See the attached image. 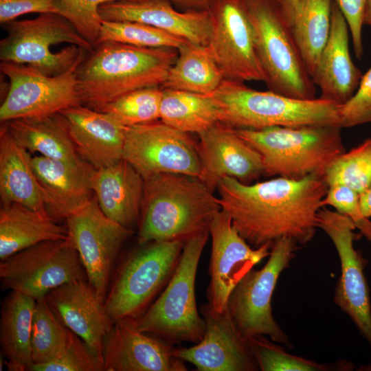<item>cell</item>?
<instances>
[{
	"mask_svg": "<svg viewBox=\"0 0 371 371\" xmlns=\"http://www.w3.org/2000/svg\"><path fill=\"white\" fill-rule=\"evenodd\" d=\"M328 188L324 177L311 175L250 184L226 177L216 190L221 209L234 227L250 246L258 248L273 247L284 237L299 245L309 243L318 227L317 214Z\"/></svg>",
	"mask_w": 371,
	"mask_h": 371,
	"instance_id": "obj_1",
	"label": "cell"
},
{
	"mask_svg": "<svg viewBox=\"0 0 371 371\" xmlns=\"http://www.w3.org/2000/svg\"><path fill=\"white\" fill-rule=\"evenodd\" d=\"M178 55L172 47L147 48L116 42L94 46L76 71L80 104L101 111L129 92L163 85Z\"/></svg>",
	"mask_w": 371,
	"mask_h": 371,
	"instance_id": "obj_2",
	"label": "cell"
},
{
	"mask_svg": "<svg viewBox=\"0 0 371 371\" xmlns=\"http://www.w3.org/2000/svg\"><path fill=\"white\" fill-rule=\"evenodd\" d=\"M221 210L214 196L197 178L160 173L144 180L137 240L183 241L207 232Z\"/></svg>",
	"mask_w": 371,
	"mask_h": 371,
	"instance_id": "obj_3",
	"label": "cell"
},
{
	"mask_svg": "<svg viewBox=\"0 0 371 371\" xmlns=\"http://www.w3.org/2000/svg\"><path fill=\"white\" fill-rule=\"evenodd\" d=\"M218 120L235 129L273 126L340 125L341 105L316 98L302 100L272 91L251 89L243 82L225 79L212 93Z\"/></svg>",
	"mask_w": 371,
	"mask_h": 371,
	"instance_id": "obj_4",
	"label": "cell"
},
{
	"mask_svg": "<svg viewBox=\"0 0 371 371\" xmlns=\"http://www.w3.org/2000/svg\"><path fill=\"white\" fill-rule=\"evenodd\" d=\"M341 129L305 126L235 131L261 155L265 175L300 179L311 175L324 177L332 162L345 152Z\"/></svg>",
	"mask_w": 371,
	"mask_h": 371,
	"instance_id": "obj_5",
	"label": "cell"
},
{
	"mask_svg": "<svg viewBox=\"0 0 371 371\" xmlns=\"http://www.w3.org/2000/svg\"><path fill=\"white\" fill-rule=\"evenodd\" d=\"M209 232L184 242L177 266L154 303L137 319L141 331L174 345L199 343L205 332V322L196 303L195 281L199 262L209 237Z\"/></svg>",
	"mask_w": 371,
	"mask_h": 371,
	"instance_id": "obj_6",
	"label": "cell"
},
{
	"mask_svg": "<svg viewBox=\"0 0 371 371\" xmlns=\"http://www.w3.org/2000/svg\"><path fill=\"white\" fill-rule=\"evenodd\" d=\"M6 36L0 41V60L27 65L48 75L70 69L83 50L94 45L63 16L43 13L32 19L4 24Z\"/></svg>",
	"mask_w": 371,
	"mask_h": 371,
	"instance_id": "obj_7",
	"label": "cell"
},
{
	"mask_svg": "<svg viewBox=\"0 0 371 371\" xmlns=\"http://www.w3.org/2000/svg\"><path fill=\"white\" fill-rule=\"evenodd\" d=\"M244 1L269 90L293 98H316L315 85L276 0Z\"/></svg>",
	"mask_w": 371,
	"mask_h": 371,
	"instance_id": "obj_8",
	"label": "cell"
},
{
	"mask_svg": "<svg viewBox=\"0 0 371 371\" xmlns=\"http://www.w3.org/2000/svg\"><path fill=\"white\" fill-rule=\"evenodd\" d=\"M184 242L152 241L122 262L108 290L104 306L113 323L136 319L171 278Z\"/></svg>",
	"mask_w": 371,
	"mask_h": 371,
	"instance_id": "obj_9",
	"label": "cell"
},
{
	"mask_svg": "<svg viewBox=\"0 0 371 371\" xmlns=\"http://www.w3.org/2000/svg\"><path fill=\"white\" fill-rule=\"evenodd\" d=\"M299 247L289 238L279 239L273 245L264 267L259 270L251 269L232 291L227 310L245 339L264 335L285 348H293L273 317L271 298L280 274L289 267Z\"/></svg>",
	"mask_w": 371,
	"mask_h": 371,
	"instance_id": "obj_10",
	"label": "cell"
},
{
	"mask_svg": "<svg viewBox=\"0 0 371 371\" xmlns=\"http://www.w3.org/2000/svg\"><path fill=\"white\" fill-rule=\"evenodd\" d=\"M79 279H87V276L69 236L41 242L0 262L2 287L36 300L65 283Z\"/></svg>",
	"mask_w": 371,
	"mask_h": 371,
	"instance_id": "obj_11",
	"label": "cell"
},
{
	"mask_svg": "<svg viewBox=\"0 0 371 371\" xmlns=\"http://www.w3.org/2000/svg\"><path fill=\"white\" fill-rule=\"evenodd\" d=\"M87 52L83 50L70 69L56 76L46 75L27 65L1 61V71L10 81L0 106L1 122L52 115L80 104L76 71Z\"/></svg>",
	"mask_w": 371,
	"mask_h": 371,
	"instance_id": "obj_12",
	"label": "cell"
},
{
	"mask_svg": "<svg viewBox=\"0 0 371 371\" xmlns=\"http://www.w3.org/2000/svg\"><path fill=\"white\" fill-rule=\"evenodd\" d=\"M122 159L144 180L160 173L199 178L201 172L197 142L161 120L127 127Z\"/></svg>",
	"mask_w": 371,
	"mask_h": 371,
	"instance_id": "obj_13",
	"label": "cell"
},
{
	"mask_svg": "<svg viewBox=\"0 0 371 371\" xmlns=\"http://www.w3.org/2000/svg\"><path fill=\"white\" fill-rule=\"evenodd\" d=\"M207 10L212 30L206 46L224 78L265 82L245 1L213 0Z\"/></svg>",
	"mask_w": 371,
	"mask_h": 371,
	"instance_id": "obj_14",
	"label": "cell"
},
{
	"mask_svg": "<svg viewBox=\"0 0 371 371\" xmlns=\"http://www.w3.org/2000/svg\"><path fill=\"white\" fill-rule=\"evenodd\" d=\"M317 227L330 238L340 260L341 274L334 302L350 317L371 350V303L364 274L366 261L354 247L359 236L355 233L357 227L346 216L324 207L317 214Z\"/></svg>",
	"mask_w": 371,
	"mask_h": 371,
	"instance_id": "obj_15",
	"label": "cell"
},
{
	"mask_svg": "<svg viewBox=\"0 0 371 371\" xmlns=\"http://www.w3.org/2000/svg\"><path fill=\"white\" fill-rule=\"evenodd\" d=\"M65 220L68 236L78 253L87 279L104 303L113 265L133 230L105 216L95 196Z\"/></svg>",
	"mask_w": 371,
	"mask_h": 371,
	"instance_id": "obj_16",
	"label": "cell"
},
{
	"mask_svg": "<svg viewBox=\"0 0 371 371\" xmlns=\"http://www.w3.org/2000/svg\"><path fill=\"white\" fill-rule=\"evenodd\" d=\"M208 232L212 249L207 297L211 307L222 312L227 309L229 297L235 286L256 265L269 257L272 247L250 246L234 227L229 215L222 209L214 216Z\"/></svg>",
	"mask_w": 371,
	"mask_h": 371,
	"instance_id": "obj_17",
	"label": "cell"
},
{
	"mask_svg": "<svg viewBox=\"0 0 371 371\" xmlns=\"http://www.w3.org/2000/svg\"><path fill=\"white\" fill-rule=\"evenodd\" d=\"M199 179L212 192L226 177L250 184L265 175L261 155L235 129L220 122L199 134Z\"/></svg>",
	"mask_w": 371,
	"mask_h": 371,
	"instance_id": "obj_18",
	"label": "cell"
},
{
	"mask_svg": "<svg viewBox=\"0 0 371 371\" xmlns=\"http://www.w3.org/2000/svg\"><path fill=\"white\" fill-rule=\"evenodd\" d=\"M205 322L202 339L190 348L175 347L173 355L199 371H256V361L227 310L214 311L207 303L200 308Z\"/></svg>",
	"mask_w": 371,
	"mask_h": 371,
	"instance_id": "obj_19",
	"label": "cell"
},
{
	"mask_svg": "<svg viewBox=\"0 0 371 371\" xmlns=\"http://www.w3.org/2000/svg\"><path fill=\"white\" fill-rule=\"evenodd\" d=\"M175 346L138 329L135 319L113 323L103 346L104 371H186Z\"/></svg>",
	"mask_w": 371,
	"mask_h": 371,
	"instance_id": "obj_20",
	"label": "cell"
},
{
	"mask_svg": "<svg viewBox=\"0 0 371 371\" xmlns=\"http://www.w3.org/2000/svg\"><path fill=\"white\" fill-rule=\"evenodd\" d=\"M60 322L103 363V346L113 323L87 279L65 283L45 297Z\"/></svg>",
	"mask_w": 371,
	"mask_h": 371,
	"instance_id": "obj_21",
	"label": "cell"
},
{
	"mask_svg": "<svg viewBox=\"0 0 371 371\" xmlns=\"http://www.w3.org/2000/svg\"><path fill=\"white\" fill-rule=\"evenodd\" d=\"M102 21H134L193 43L207 45L212 30L208 10L179 12L168 0L115 1L98 8Z\"/></svg>",
	"mask_w": 371,
	"mask_h": 371,
	"instance_id": "obj_22",
	"label": "cell"
},
{
	"mask_svg": "<svg viewBox=\"0 0 371 371\" xmlns=\"http://www.w3.org/2000/svg\"><path fill=\"white\" fill-rule=\"evenodd\" d=\"M80 157L95 169L122 159L127 126L111 115L80 104L60 111Z\"/></svg>",
	"mask_w": 371,
	"mask_h": 371,
	"instance_id": "obj_23",
	"label": "cell"
},
{
	"mask_svg": "<svg viewBox=\"0 0 371 371\" xmlns=\"http://www.w3.org/2000/svg\"><path fill=\"white\" fill-rule=\"evenodd\" d=\"M32 165L46 211L55 221L66 219L91 199L95 168L86 161L71 164L37 155Z\"/></svg>",
	"mask_w": 371,
	"mask_h": 371,
	"instance_id": "obj_24",
	"label": "cell"
},
{
	"mask_svg": "<svg viewBox=\"0 0 371 371\" xmlns=\"http://www.w3.org/2000/svg\"><path fill=\"white\" fill-rule=\"evenodd\" d=\"M348 30L344 16L333 0L330 32L311 78L320 90V98L339 105L352 98L363 76L350 55Z\"/></svg>",
	"mask_w": 371,
	"mask_h": 371,
	"instance_id": "obj_25",
	"label": "cell"
},
{
	"mask_svg": "<svg viewBox=\"0 0 371 371\" xmlns=\"http://www.w3.org/2000/svg\"><path fill=\"white\" fill-rule=\"evenodd\" d=\"M144 180L124 159L95 169L91 187L102 212L109 219L133 230L139 225Z\"/></svg>",
	"mask_w": 371,
	"mask_h": 371,
	"instance_id": "obj_26",
	"label": "cell"
},
{
	"mask_svg": "<svg viewBox=\"0 0 371 371\" xmlns=\"http://www.w3.org/2000/svg\"><path fill=\"white\" fill-rule=\"evenodd\" d=\"M31 153L16 143L3 124L0 131V198L34 210H46L36 178Z\"/></svg>",
	"mask_w": 371,
	"mask_h": 371,
	"instance_id": "obj_27",
	"label": "cell"
},
{
	"mask_svg": "<svg viewBox=\"0 0 371 371\" xmlns=\"http://www.w3.org/2000/svg\"><path fill=\"white\" fill-rule=\"evenodd\" d=\"M18 144L30 153L71 164L84 160L78 153L60 113L3 123Z\"/></svg>",
	"mask_w": 371,
	"mask_h": 371,
	"instance_id": "obj_28",
	"label": "cell"
},
{
	"mask_svg": "<svg viewBox=\"0 0 371 371\" xmlns=\"http://www.w3.org/2000/svg\"><path fill=\"white\" fill-rule=\"evenodd\" d=\"M67 227L46 210H34L12 203L0 210V260L43 241L68 238Z\"/></svg>",
	"mask_w": 371,
	"mask_h": 371,
	"instance_id": "obj_29",
	"label": "cell"
},
{
	"mask_svg": "<svg viewBox=\"0 0 371 371\" xmlns=\"http://www.w3.org/2000/svg\"><path fill=\"white\" fill-rule=\"evenodd\" d=\"M36 300L10 291L2 302L0 344L10 371L31 370V338Z\"/></svg>",
	"mask_w": 371,
	"mask_h": 371,
	"instance_id": "obj_30",
	"label": "cell"
},
{
	"mask_svg": "<svg viewBox=\"0 0 371 371\" xmlns=\"http://www.w3.org/2000/svg\"><path fill=\"white\" fill-rule=\"evenodd\" d=\"M170 69L163 89L212 95L225 80L206 45L186 41Z\"/></svg>",
	"mask_w": 371,
	"mask_h": 371,
	"instance_id": "obj_31",
	"label": "cell"
},
{
	"mask_svg": "<svg viewBox=\"0 0 371 371\" xmlns=\"http://www.w3.org/2000/svg\"><path fill=\"white\" fill-rule=\"evenodd\" d=\"M333 0H300L291 29L306 68L312 77L330 32Z\"/></svg>",
	"mask_w": 371,
	"mask_h": 371,
	"instance_id": "obj_32",
	"label": "cell"
},
{
	"mask_svg": "<svg viewBox=\"0 0 371 371\" xmlns=\"http://www.w3.org/2000/svg\"><path fill=\"white\" fill-rule=\"evenodd\" d=\"M159 119L179 131L198 135L219 122L211 95L163 88Z\"/></svg>",
	"mask_w": 371,
	"mask_h": 371,
	"instance_id": "obj_33",
	"label": "cell"
},
{
	"mask_svg": "<svg viewBox=\"0 0 371 371\" xmlns=\"http://www.w3.org/2000/svg\"><path fill=\"white\" fill-rule=\"evenodd\" d=\"M71 334V331L57 317L45 298L36 300L31 338L33 365L56 358L66 348Z\"/></svg>",
	"mask_w": 371,
	"mask_h": 371,
	"instance_id": "obj_34",
	"label": "cell"
},
{
	"mask_svg": "<svg viewBox=\"0 0 371 371\" xmlns=\"http://www.w3.org/2000/svg\"><path fill=\"white\" fill-rule=\"evenodd\" d=\"M247 341L258 370L261 371H329L350 370L352 368L350 362L319 363L293 355L286 352L284 347L264 335L248 338Z\"/></svg>",
	"mask_w": 371,
	"mask_h": 371,
	"instance_id": "obj_35",
	"label": "cell"
},
{
	"mask_svg": "<svg viewBox=\"0 0 371 371\" xmlns=\"http://www.w3.org/2000/svg\"><path fill=\"white\" fill-rule=\"evenodd\" d=\"M186 41L159 29L138 22L102 21L95 45L103 42H116L140 47L177 49Z\"/></svg>",
	"mask_w": 371,
	"mask_h": 371,
	"instance_id": "obj_36",
	"label": "cell"
},
{
	"mask_svg": "<svg viewBox=\"0 0 371 371\" xmlns=\"http://www.w3.org/2000/svg\"><path fill=\"white\" fill-rule=\"evenodd\" d=\"M328 186H347L359 194L371 186V138L337 157L324 175Z\"/></svg>",
	"mask_w": 371,
	"mask_h": 371,
	"instance_id": "obj_37",
	"label": "cell"
},
{
	"mask_svg": "<svg viewBox=\"0 0 371 371\" xmlns=\"http://www.w3.org/2000/svg\"><path fill=\"white\" fill-rule=\"evenodd\" d=\"M162 88H144L126 93L106 104L101 111L113 116L125 126L159 119Z\"/></svg>",
	"mask_w": 371,
	"mask_h": 371,
	"instance_id": "obj_38",
	"label": "cell"
},
{
	"mask_svg": "<svg viewBox=\"0 0 371 371\" xmlns=\"http://www.w3.org/2000/svg\"><path fill=\"white\" fill-rule=\"evenodd\" d=\"M31 371H104L102 361L71 332L64 350L53 360L33 365Z\"/></svg>",
	"mask_w": 371,
	"mask_h": 371,
	"instance_id": "obj_39",
	"label": "cell"
},
{
	"mask_svg": "<svg viewBox=\"0 0 371 371\" xmlns=\"http://www.w3.org/2000/svg\"><path fill=\"white\" fill-rule=\"evenodd\" d=\"M60 15L69 20L78 32L94 46L96 43L102 19L99 7L106 3L115 1L134 0H58Z\"/></svg>",
	"mask_w": 371,
	"mask_h": 371,
	"instance_id": "obj_40",
	"label": "cell"
},
{
	"mask_svg": "<svg viewBox=\"0 0 371 371\" xmlns=\"http://www.w3.org/2000/svg\"><path fill=\"white\" fill-rule=\"evenodd\" d=\"M329 205L348 217L361 234L371 242V221L362 212L360 194L351 188L340 184L329 186L321 201L322 207Z\"/></svg>",
	"mask_w": 371,
	"mask_h": 371,
	"instance_id": "obj_41",
	"label": "cell"
},
{
	"mask_svg": "<svg viewBox=\"0 0 371 371\" xmlns=\"http://www.w3.org/2000/svg\"><path fill=\"white\" fill-rule=\"evenodd\" d=\"M369 122H371V67L363 75L352 98L340 108L341 128Z\"/></svg>",
	"mask_w": 371,
	"mask_h": 371,
	"instance_id": "obj_42",
	"label": "cell"
},
{
	"mask_svg": "<svg viewBox=\"0 0 371 371\" xmlns=\"http://www.w3.org/2000/svg\"><path fill=\"white\" fill-rule=\"evenodd\" d=\"M58 0H0V23L3 25L29 13L60 14Z\"/></svg>",
	"mask_w": 371,
	"mask_h": 371,
	"instance_id": "obj_43",
	"label": "cell"
},
{
	"mask_svg": "<svg viewBox=\"0 0 371 371\" xmlns=\"http://www.w3.org/2000/svg\"><path fill=\"white\" fill-rule=\"evenodd\" d=\"M351 34L353 49L357 58L363 54L362 28L368 0H335Z\"/></svg>",
	"mask_w": 371,
	"mask_h": 371,
	"instance_id": "obj_44",
	"label": "cell"
},
{
	"mask_svg": "<svg viewBox=\"0 0 371 371\" xmlns=\"http://www.w3.org/2000/svg\"><path fill=\"white\" fill-rule=\"evenodd\" d=\"M188 10H207L213 0H168Z\"/></svg>",
	"mask_w": 371,
	"mask_h": 371,
	"instance_id": "obj_45",
	"label": "cell"
},
{
	"mask_svg": "<svg viewBox=\"0 0 371 371\" xmlns=\"http://www.w3.org/2000/svg\"><path fill=\"white\" fill-rule=\"evenodd\" d=\"M300 0H276L282 15L291 26L295 10Z\"/></svg>",
	"mask_w": 371,
	"mask_h": 371,
	"instance_id": "obj_46",
	"label": "cell"
},
{
	"mask_svg": "<svg viewBox=\"0 0 371 371\" xmlns=\"http://www.w3.org/2000/svg\"><path fill=\"white\" fill-rule=\"evenodd\" d=\"M360 204L363 215L371 218V186L360 194Z\"/></svg>",
	"mask_w": 371,
	"mask_h": 371,
	"instance_id": "obj_47",
	"label": "cell"
},
{
	"mask_svg": "<svg viewBox=\"0 0 371 371\" xmlns=\"http://www.w3.org/2000/svg\"><path fill=\"white\" fill-rule=\"evenodd\" d=\"M364 24L371 27V0H368L365 16H364Z\"/></svg>",
	"mask_w": 371,
	"mask_h": 371,
	"instance_id": "obj_48",
	"label": "cell"
}]
</instances>
